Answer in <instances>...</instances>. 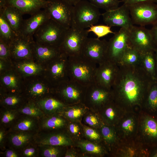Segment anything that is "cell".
<instances>
[{"instance_id":"obj_1","label":"cell","mask_w":157,"mask_h":157,"mask_svg":"<svg viewBox=\"0 0 157 157\" xmlns=\"http://www.w3.org/2000/svg\"><path fill=\"white\" fill-rule=\"evenodd\" d=\"M119 66L111 88L113 100L120 107L141 105L153 81L140 65Z\"/></svg>"},{"instance_id":"obj_2","label":"cell","mask_w":157,"mask_h":157,"mask_svg":"<svg viewBox=\"0 0 157 157\" xmlns=\"http://www.w3.org/2000/svg\"><path fill=\"white\" fill-rule=\"evenodd\" d=\"M97 65L81 55L68 57L69 78L86 88L96 83Z\"/></svg>"},{"instance_id":"obj_3","label":"cell","mask_w":157,"mask_h":157,"mask_svg":"<svg viewBox=\"0 0 157 157\" xmlns=\"http://www.w3.org/2000/svg\"><path fill=\"white\" fill-rule=\"evenodd\" d=\"M101 15L99 8L89 1L81 0L74 6L71 26L85 29L96 24Z\"/></svg>"},{"instance_id":"obj_4","label":"cell","mask_w":157,"mask_h":157,"mask_svg":"<svg viewBox=\"0 0 157 157\" xmlns=\"http://www.w3.org/2000/svg\"><path fill=\"white\" fill-rule=\"evenodd\" d=\"M67 29L50 19L40 27L34 36L38 43L59 47Z\"/></svg>"},{"instance_id":"obj_5","label":"cell","mask_w":157,"mask_h":157,"mask_svg":"<svg viewBox=\"0 0 157 157\" xmlns=\"http://www.w3.org/2000/svg\"><path fill=\"white\" fill-rule=\"evenodd\" d=\"M89 33L87 30L80 29L71 26L67 29L59 47L61 53L68 57L81 55Z\"/></svg>"},{"instance_id":"obj_6","label":"cell","mask_w":157,"mask_h":157,"mask_svg":"<svg viewBox=\"0 0 157 157\" xmlns=\"http://www.w3.org/2000/svg\"><path fill=\"white\" fill-rule=\"evenodd\" d=\"M151 2L136 3L129 6L133 24L144 26L157 21V3Z\"/></svg>"},{"instance_id":"obj_7","label":"cell","mask_w":157,"mask_h":157,"mask_svg":"<svg viewBox=\"0 0 157 157\" xmlns=\"http://www.w3.org/2000/svg\"><path fill=\"white\" fill-rule=\"evenodd\" d=\"M55 86L56 94L66 105L83 103L86 87L69 79Z\"/></svg>"},{"instance_id":"obj_8","label":"cell","mask_w":157,"mask_h":157,"mask_svg":"<svg viewBox=\"0 0 157 157\" xmlns=\"http://www.w3.org/2000/svg\"><path fill=\"white\" fill-rule=\"evenodd\" d=\"M128 45L141 54L155 51V45L150 30L144 26L133 25L129 31Z\"/></svg>"},{"instance_id":"obj_9","label":"cell","mask_w":157,"mask_h":157,"mask_svg":"<svg viewBox=\"0 0 157 157\" xmlns=\"http://www.w3.org/2000/svg\"><path fill=\"white\" fill-rule=\"evenodd\" d=\"M44 9L48 13L51 19L68 29L72 25L74 6L64 0H47Z\"/></svg>"},{"instance_id":"obj_10","label":"cell","mask_w":157,"mask_h":157,"mask_svg":"<svg viewBox=\"0 0 157 157\" xmlns=\"http://www.w3.org/2000/svg\"><path fill=\"white\" fill-rule=\"evenodd\" d=\"M129 31L123 28L115 33L108 41L107 60L119 65L121 59L129 46Z\"/></svg>"},{"instance_id":"obj_11","label":"cell","mask_w":157,"mask_h":157,"mask_svg":"<svg viewBox=\"0 0 157 157\" xmlns=\"http://www.w3.org/2000/svg\"><path fill=\"white\" fill-rule=\"evenodd\" d=\"M108 44L105 39L88 37L81 55L98 65L107 60Z\"/></svg>"},{"instance_id":"obj_12","label":"cell","mask_w":157,"mask_h":157,"mask_svg":"<svg viewBox=\"0 0 157 157\" xmlns=\"http://www.w3.org/2000/svg\"><path fill=\"white\" fill-rule=\"evenodd\" d=\"M112 99L111 89L95 83L86 88L83 103L87 107L101 108Z\"/></svg>"},{"instance_id":"obj_13","label":"cell","mask_w":157,"mask_h":157,"mask_svg":"<svg viewBox=\"0 0 157 157\" xmlns=\"http://www.w3.org/2000/svg\"><path fill=\"white\" fill-rule=\"evenodd\" d=\"M130 15L129 6L124 4L102 14L103 21L106 25L111 27H120L129 31L133 25Z\"/></svg>"},{"instance_id":"obj_14","label":"cell","mask_w":157,"mask_h":157,"mask_svg":"<svg viewBox=\"0 0 157 157\" xmlns=\"http://www.w3.org/2000/svg\"><path fill=\"white\" fill-rule=\"evenodd\" d=\"M119 69L118 64L106 60L98 65L96 83L105 88L111 90Z\"/></svg>"},{"instance_id":"obj_15","label":"cell","mask_w":157,"mask_h":157,"mask_svg":"<svg viewBox=\"0 0 157 157\" xmlns=\"http://www.w3.org/2000/svg\"><path fill=\"white\" fill-rule=\"evenodd\" d=\"M35 42L33 38L17 35L10 44L11 56L17 59H27L33 56Z\"/></svg>"},{"instance_id":"obj_16","label":"cell","mask_w":157,"mask_h":157,"mask_svg":"<svg viewBox=\"0 0 157 157\" xmlns=\"http://www.w3.org/2000/svg\"><path fill=\"white\" fill-rule=\"evenodd\" d=\"M68 58L65 54L62 53L49 61V77L54 86L69 79Z\"/></svg>"},{"instance_id":"obj_17","label":"cell","mask_w":157,"mask_h":157,"mask_svg":"<svg viewBox=\"0 0 157 157\" xmlns=\"http://www.w3.org/2000/svg\"><path fill=\"white\" fill-rule=\"evenodd\" d=\"M50 19L48 13L45 9L40 10L30 18L24 20L19 35L33 38L35 33L40 27Z\"/></svg>"},{"instance_id":"obj_18","label":"cell","mask_w":157,"mask_h":157,"mask_svg":"<svg viewBox=\"0 0 157 157\" xmlns=\"http://www.w3.org/2000/svg\"><path fill=\"white\" fill-rule=\"evenodd\" d=\"M33 142L38 146L47 145L64 147L72 144L71 138L66 134L61 133H37Z\"/></svg>"},{"instance_id":"obj_19","label":"cell","mask_w":157,"mask_h":157,"mask_svg":"<svg viewBox=\"0 0 157 157\" xmlns=\"http://www.w3.org/2000/svg\"><path fill=\"white\" fill-rule=\"evenodd\" d=\"M6 142L10 148L20 151L23 148L33 142L38 132L25 131H7Z\"/></svg>"},{"instance_id":"obj_20","label":"cell","mask_w":157,"mask_h":157,"mask_svg":"<svg viewBox=\"0 0 157 157\" xmlns=\"http://www.w3.org/2000/svg\"><path fill=\"white\" fill-rule=\"evenodd\" d=\"M6 6L15 7L23 15H31L44 9L46 6L47 0H6Z\"/></svg>"},{"instance_id":"obj_21","label":"cell","mask_w":157,"mask_h":157,"mask_svg":"<svg viewBox=\"0 0 157 157\" xmlns=\"http://www.w3.org/2000/svg\"><path fill=\"white\" fill-rule=\"evenodd\" d=\"M40 119L30 116L21 115L7 131L37 132Z\"/></svg>"},{"instance_id":"obj_22","label":"cell","mask_w":157,"mask_h":157,"mask_svg":"<svg viewBox=\"0 0 157 157\" xmlns=\"http://www.w3.org/2000/svg\"><path fill=\"white\" fill-rule=\"evenodd\" d=\"M5 19L17 35L20 33L24 20L22 13L17 8L6 6L0 10Z\"/></svg>"},{"instance_id":"obj_23","label":"cell","mask_w":157,"mask_h":157,"mask_svg":"<svg viewBox=\"0 0 157 157\" xmlns=\"http://www.w3.org/2000/svg\"><path fill=\"white\" fill-rule=\"evenodd\" d=\"M62 53L59 47L34 42L33 56L40 60L50 61Z\"/></svg>"},{"instance_id":"obj_24","label":"cell","mask_w":157,"mask_h":157,"mask_svg":"<svg viewBox=\"0 0 157 157\" xmlns=\"http://www.w3.org/2000/svg\"><path fill=\"white\" fill-rule=\"evenodd\" d=\"M37 105L47 115L58 113L67 106L58 99L51 97L40 100Z\"/></svg>"},{"instance_id":"obj_25","label":"cell","mask_w":157,"mask_h":157,"mask_svg":"<svg viewBox=\"0 0 157 157\" xmlns=\"http://www.w3.org/2000/svg\"><path fill=\"white\" fill-rule=\"evenodd\" d=\"M88 107L83 103L67 105L58 113L72 121H78L85 114Z\"/></svg>"},{"instance_id":"obj_26","label":"cell","mask_w":157,"mask_h":157,"mask_svg":"<svg viewBox=\"0 0 157 157\" xmlns=\"http://www.w3.org/2000/svg\"><path fill=\"white\" fill-rule=\"evenodd\" d=\"M66 124V120L61 115L53 114L40 119L39 128L44 131L54 130L63 128Z\"/></svg>"},{"instance_id":"obj_27","label":"cell","mask_w":157,"mask_h":157,"mask_svg":"<svg viewBox=\"0 0 157 157\" xmlns=\"http://www.w3.org/2000/svg\"><path fill=\"white\" fill-rule=\"evenodd\" d=\"M155 51L141 53L140 65L151 79L157 81Z\"/></svg>"},{"instance_id":"obj_28","label":"cell","mask_w":157,"mask_h":157,"mask_svg":"<svg viewBox=\"0 0 157 157\" xmlns=\"http://www.w3.org/2000/svg\"><path fill=\"white\" fill-rule=\"evenodd\" d=\"M142 130L144 136L153 144H157V119L148 116L142 124Z\"/></svg>"},{"instance_id":"obj_29","label":"cell","mask_w":157,"mask_h":157,"mask_svg":"<svg viewBox=\"0 0 157 157\" xmlns=\"http://www.w3.org/2000/svg\"><path fill=\"white\" fill-rule=\"evenodd\" d=\"M119 106L112 99L100 108L103 111L102 117L108 124L113 125L116 123L118 118L117 108Z\"/></svg>"},{"instance_id":"obj_30","label":"cell","mask_w":157,"mask_h":157,"mask_svg":"<svg viewBox=\"0 0 157 157\" xmlns=\"http://www.w3.org/2000/svg\"><path fill=\"white\" fill-rule=\"evenodd\" d=\"M141 59V53L135 49L128 46L122 56L119 65H140Z\"/></svg>"},{"instance_id":"obj_31","label":"cell","mask_w":157,"mask_h":157,"mask_svg":"<svg viewBox=\"0 0 157 157\" xmlns=\"http://www.w3.org/2000/svg\"><path fill=\"white\" fill-rule=\"evenodd\" d=\"M20 115L17 110L4 108L0 112L1 128L9 129Z\"/></svg>"},{"instance_id":"obj_32","label":"cell","mask_w":157,"mask_h":157,"mask_svg":"<svg viewBox=\"0 0 157 157\" xmlns=\"http://www.w3.org/2000/svg\"><path fill=\"white\" fill-rule=\"evenodd\" d=\"M17 36L3 14L0 13V39L10 45Z\"/></svg>"},{"instance_id":"obj_33","label":"cell","mask_w":157,"mask_h":157,"mask_svg":"<svg viewBox=\"0 0 157 157\" xmlns=\"http://www.w3.org/2000/svg\"><path fill=\"white\" fill-rule=\"evenodd\" d=\"M145 101L150 110L153 112L157 111V81L152 82Z\"/></svg>"},{"instance_id":"obj_34","label":"cell","mask_w":157,"mask_h":157,"mask_svg":"<svg viewBox=\"0 0 157 157\" xmlns=\"http://www.w3.org/2000/svg\"><path fill=\"white\" fill-rule=\"evenodd\" d=\"M17 110L21 115H26L39 119L45 115L37 104L32 103L22 106Z\"/></svg>"},{"instance_id":"obj_35","label":"cell","mask_w":157,"mask_h":157,"mask_svg":"<svg viewBox=\"0 0 157 157\" xmlns=\"http://www.w3.org/2000/svg\"><path fill=\"white\" fill-rule=\"evenodd\" d=\"M38 146L39 148L40 154L42 157H60L62 154L61 146L47 145Z\"/></svg>"},{"instance_id":"obj_36","label":"cell","mask_w":157,"mask_h":157,"mask_svg":"<svg viewBox=\"0 0 157 157\" xmlns=\"http://www.w3.org/2000/svg\"><path fill=\"white\" fill-rule=\"evenodd\" d=\"M78 145L83 151L87 153L96 155L101 154L103 152L101 147L94 143L86 140L78 142Z\"/></svg>"},{"instance_id":"obj_37","label":"cell","mask_w":157,"mask_h":157,"mask_svg":"<svg viewBox=\"0 0 157 157\" xmlns=\"http://www.w3.org/2000/svg\"><path fill=\"white\" fill-rule=\"evenodd\" d=\"M94 5L106 11L113 10L119 7V0H89Z\"/></svg>"},{"instance_id":"obj_38","label":"cell","mask_w":157,"mask_h":157,"mask_svg":"<svg viewBox=\"0 0 157 157\" xmlns=\"http://www.w3.org/2000/svg\"><path fill=\"white\" fill-rule=\"evenodd\" d=\"M21 98L15 95H7L1 100V103L3 107L5 108L17 110L20 108L21 102Z\"/></svg>"},{"instance_id":"obj_39","label":"cell","mask_w":157,"mask_h":157,"mask_svg":"<svg viewBox=\"0 0 157 157\" xmlns=\"http://www.w3.org/2000/svg\"><path fill=\"white\" fill-rule=\"evenodd\" d=\"M18 68L22 73L28 75L36 74L41 70V68L39 65L31 62L21 63L19 65Z\"/></svg>"},{"instance_id":"obj_40","label":"cell","mask_w":157,"mask_h":157,"mask_svg":"<svg viewBox=\"0 0 157 157\" xmlns=\"http://www.w3.org/2000/svg\"><path fill=\"white\" fill-rule=\"evenodd\" d=\"M111 27L107 25H92L87 30L88 32H92L97 37V38L103 37L109 33H114L111 29Z\"/></svg>"},{"instance_id":"obj_41","label":"cell","mask_w":157,"mask_h":157,"mask_svg":"<svg viewBox=\"0 0 157 157\" xmlns=\"http://www.w3.org/2000/svg\"><path fill=\"white\" fill-rule=\"evenodd\" d=\"M20 152L21 157H36L40 154L39 147L33 142L23 148Z\"/></svg>"},{"instance_id":"obj_42","label":"cell","mask_w":157,"mask_h":157,"mask_svg":"<svg viewBox=\"0 0 157 157\" xmlns=\"http://www.w3.org/2000/svg\"><path fill=\"white\" fill-rule=\"evenodd\" d=\"M100 128L101 135L106 142L108 144L114 143L116 140V136L113 129L103 124Z\"/></svg>"},{"instance_id":"obj_43","label":"cell","mask_w":157,"mask_h":157,"mask_svg":"<svg viewBox=\"0 0 157 157\" xmlns=\"http://www.w3.org/2000/svg\"><path fill=\"white\" fill-rule=\"evenodd\" d=\"M135 120L132 117L124 119L121 125V129L125 135H129L134 131L135 128Z\"/></svg>"},{"instance_id":"obj_44","label":"cell","mask_w":157,"mask_h":157,"mask_svg":"<svg viewBox=\"0 0 157 157\" xmlns=\"http://www.w3.org/2000/svg\"><path fill=\"white\" fill-rule=\"evenodd\" d=\"M84 121L88 125L94 128H100L103 125L99 117L94 113H90L87 115L84 118Z\"/></svg>"},{"instance_id":"obj_45","label":"cell","mask_w":157,"mask_h":157,"mask_svg":"<svg viewBox=\"0 0 157 157\" xmlns=\"http://www.w3.org/2000/svg\"><path fill=\"white\" fill-rule=\"evenodd\" d=\"M47 91V88L42 84L36 83L33 84L31 87L29 93L32 97H37L43 95Z\"/></svg>"},{"instance_id":"obj_46","label":"cell","mask_w":157,"mask_h":157,"mask_svg":"<svg viewBox=\"0 0 157 157\" xmlns=\"http://www.w3.org/2000/svg\"><path fill=\"white\" fill-rule=\"evenodd\" d=\"M4 84L10 89H15L17 88L18 80L16 77L13 74H7L2 78Z\"/></svg>"},{"instance_id":"obj_47","label":"cell","mask_w":157,"mask_h":157,"mask_svg":"<svg viewBox=\"0 0 157 157\" xmlns=\"http://www.w3.org/2000/svg\"><path fill=\"white\" fill-rule=\"evenodd\" d=\"M83 131L85 136L90 140L97 142L100 140V134L94 129L84 126L83 128Z\"/></svg>"},{"instance_id":"obj_48","label":"cell","mask_w":157,"mask_h":157,"mask_svg":"<svg viewBox=\"0 0 157 157\" xmlns=\"http://www.w3.org/2000/svg\"><path fill=\"white\" fill-rule=\"evenodd\" d=\"M10 56V45L0 39V58L1 60H6Z\"/></svg>"},{"instance_id":"obj_49","label":"cell","mask_w":157,"mask_h":157,"mask_svg":"<svg viewBox=\"0 0 157 157\" xmlns=\"http://www.w3.org/2000/svg\"><path fill=\"white\" fill-rule=\"evenodd\" d=\"M68 130L69 133L74 136H78L81 132V129L77 124L74 123H71L67 126Z\"/></svg>"},{"instance_id":"obj_50","label":"cell","mask_w":157,"mask_h":157,"mask_svg":"<svg viewBox=\"0 0 157 157\" xmlns=\"http://www.w3.org/2000/svg\"><path fill=\"white\" fill-rule=\"evenodd\" d=\"M4 152L1 153L2 155L6 157H21L19 151L10 148L5 149Z\"/></svg>"},{"instance_id":"obj_51","label":"cell","mask_w":157,"mask_h":157,"mask_svg":"<svg viewBox=\"0 0 157 157\" xmlns=\"http://www.w3.org/2000/svg\"><path fill=\"white\" fill-rule=\"evenodd\" d=\"M6 129L1 128L0 129V147L2 151L6 149L5 145L6 142L7 131Z\"/></svg>"},{"instance_id":"obj_52","label":"cell","mask_w":157,"mask_h":157,"mask_svg":"<svg viewBox=\"0 0 157 157\" xmlns=\"http://www.w3.org/2000/svg\"><path fill=\"white\" fill-rule=\"evenodd\" d=\"M152 25V27L150 30L154 43L157 47V21Z\"/></svg>"},{"instance_id":"obj_53","label":"cell","mask_w":157,"mask_h":157,"mask_svg":"<svg viewBox=\"0 0 157 157\" xmlns=\"http://www.w3.org/2000/svg\"><path fill=\"white\" fill-rule=\"evenodd\" d=\"M122 2L124 4L129 5L143 2H151L156 3L157 0H124Z\"/></svg>"},{"instance_id":"obj_54","label":"cell","mask_w":157,"mask_h":157,"mask_svg":"<svg viewBox=\"0 0 157 157\" xmlns=\"http://www.w3.org/2000/svg\"><path fill=\"white\" fill-rule=\"evenodd\" d=\"M64 156L65 157H76L77 154L76 152L73 151L69 150L66 152Z\"/></svg>"},{"instance_id":"obj_55","label":"cell","mask_w":157,"mask_h":157,"mask_svg":"<svg viewBox=\"0 0 157 157\" xmlns=\"http://www.w3.org/2000/svg\"><path fill=\"white\" fill-rule=\"evenodd\" d=\"M69 4L74 6L81 0H64Z\"/></svg>"},{"instance_id":"obj_56","label":"cell","mask_w":157,"mask_h":157,"mask_svg":"<svg viewBox=\"0 0 157 157\" xmlns=\"http://www.w3.org/2000/svg\"><path fill=\"white\" fill-rule=\"evenodd\" d=\"M6 6V0H0V10L4 9Z\"/></svg>"},{"instance_id":"obj_57","label":"cell","mask_w":157,"mask_h":157,"mask_svg":"<svg viewBox=\"0 0 157 157\" xmlns=\"http://www.w3.org/2000/svg\"><path fill=\"white\" fill-rule=\"evenodd\" d=\"M155 55L156 59V74L157 78V47L156 48L155 51Z\"/></svg>"},{"instance_id":"obj_58","label":"cell","mask_w":157,"mask_h":157,"mask_svg":"<svg viewBox=\"0 0 157 157\" xmlns=\"http://www.w3.org/2000/svg\"><path fill=\"white\" fill-rule=\"evenodd\" d=\"M151 156L153 157H157V149L153 151L151 154Z\"/></svg>"},{"instance_id":"obj_59","label":"cell","mask_w":157,"mask_h":157,"mask_svg":"<svg viewBox=\"0 0 157 157\" xmlns=\"http://www.w3.org/2000/svg\"><path fill=\"white\" fill-rule=\"evenodd\" d=\"M2 62V60H1L0 63V69L1 71L3 69L4 67L3 63Z\"/></svg>"},{"instance_id":"obj_60","label":"cell","mask_w":157,"mask_h":157,"mask_svg":"<svg viewBox=\"0 0 157 157\" xmlns=\"http://www.w3.org/2000/svg\"><path fill=\"white\" fill-rule=\"evenodd\" d=\"M120 0V1H121V2H122L124 0Z\"/></svg>"},{"instance_id":"obj_61","label":"cell","mask_w":157,"mask_h":157,"mask_svg":"<svg viewBox=\"0 0 157 157\" xmlns=\"http://www.w3.org/2000/svg\"></svg>"}]
</instances>
